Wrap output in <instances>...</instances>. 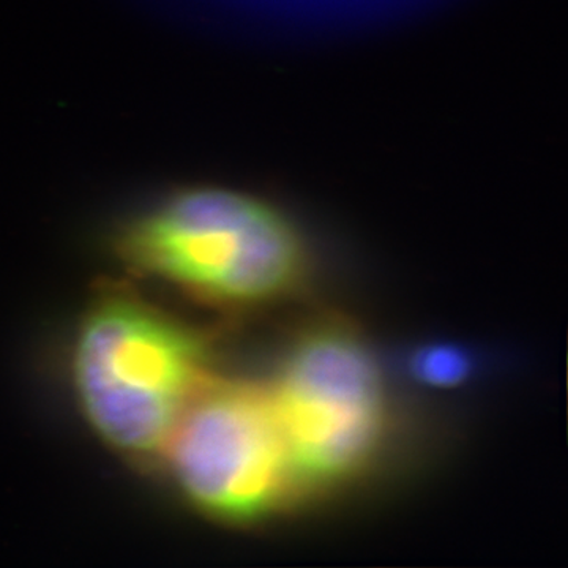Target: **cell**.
Segmentation results:
<instances>
[{"instance_id":"3957f363","label":"cell","mask_w":568,"mask_h":568,"mask_svg":"<svg viewBox=\"0 0 568 568\" xmlns=\"http://www.w3.org/2000/svg\"><path fill=\"white\" fill-rule=\"evenodd\" d=\"M301 495L335 487L372 463L386 436V384L353 328L317 324L297 336L268 384Z\"/></svg>"},{"instance_id":"5b68a950","label":"cell","mask_w":568,"mask_h":568,"mask_svg":"<svg viewBox=\"0 0 568 568\" xmlns=\"http://www.w3.org/2000/svg\"><path fill=\"white\" fill-rule=\"evenodd\" d=\"M410 368L428 386L454 387L469 375L470 358L455 346H428L414 355Z\"/></svg>"},{"instance_id":"7a4b0ae2","label":"cell","mask_w":568,"mask_h":568,"mask_svg":"<svg viewBox=\"0 0 568 568\" xmlns=\"http://www.w3.org/2000/svg\"><path fill=\"white\" fill-rule=\"evenodd\" d=\"M203 338L126 295L93 305L78 334L73 373L89 424L133 457L166 447L182 414L207 383Z\"/></svg>"},{"instance_id":"6da1fadb","label":"cell","mask_w":568,"mask_h":568,"mask_svg":"<svg viewBox=\"0 0 568 568\" xmlns=\"http://www.w3.org/2000/svg\"><path fill=\"white\" fill-rule=\"evenodd\" d=\"M114 252L140 274L223 306L271 304L308 272V231L267 194L222 185L179 189L123 224Z\"/></svg>"},{"instance_id":"277c9868","label":"cell","mask_w":568,"mask_h":568,"mask_svg":"<svg viewBox=\"0 0 568 568\" xmlns=\"http://www.w3.org/2000/svg\"><path fill=\"white\" fill-rule=\"evenodd\" d=\"M164 448L179 488L209 517L260 521L301 496L265 387L209 379Z\"/></svg>"}]
</instances>
